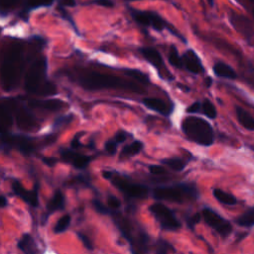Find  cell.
Instances as JSON below:
<instances>
[{
	"label": "cell",
	"mask_w": 254,
	"mask_h": 254,
	"mask_svg": "<svg viewBox=\"0 0 254 254\" xmlns=\"http://www.w3.org/2000/svg\"><path fill=\"white\" fill-rule=\"evenodd\" d=\"M181 127L187 138L198 145L211 146L214 142V132L211 125L200 117H186Z\"/></svg>",
	"instance_id": "5"
},
{
	"label": "cell",
	"mask_w": 254,
	"mask_h": 254,
	"mask_svg": "<svg viewBox=\"0 0 254 254\" xmlns=\"http://www.w3.org/2000/svg\"><path fill=\"white\" fill-rule=\"evenodd\" d=\"M59 4L64 7H73L75 5V0H60Z\"/></svg>",
	"instance_id": "47"
},
{
	"label": "cell",
	"mask_w": 254,
	"mask_h": 254,
	"mask_svg": "<svg viewBox=\"0 0 254 254\" xmlns=\"http://www.w3.org/2000/svg\"><path fill=\"white\" fill-rule=\"evenodd\" d=\"M168 61L169 63L177 67L182 69L183 68V61H182V57L179 55V52L177 50V48L175 46H171L169 53H168Z\"/></svg>",
	"instance_id": "31"
},
{
	"label": "cell",
	"mask_w": 254,
	"mask_h": 254,
	"mask_svg": "<svg viewBox=\"0 0 254 254\" xmlns=\"http://www.w3.org/2000/svg\"><path fill=\"white\" fill-rule=\"evenodd\" d=\"M110 215L123 238L129 243L132 253H145L149 251L150 238L144 229H136L130 219L122 216L116 210H113Z\"/></svg>",
	"instance_id": "3"
},
{
	"label": "cell",
	"mask_w": 254,
	"mask_h": 254,
	"mask_svg": "<svg viewBox=\"0 0 254 254\" xmlns=\"http://www.w3.org/2000/svg\"><path fill=\"white\" fill-rule=\"evenodd\" d=\"M212 70L214 74L218 77L228 78V79H235L237 78L236 71L227 64L223 62H217L213 64Z\"/></svg>",
	"instance_id": "22"
},
{
	"label": "cell",
	"mask_w": 254,
	"mask_h": 254,
	"mask_svg": "<svg viewBox=\"0 0 254 254\" xmlns=\"http://www.w3.org/2000/svg\"><path fill=\"white\" fill-rule=\"evenodd\" d=\"M156 253H167L170 251H175L174 247L164 239H158L155 243Z\"/></svg>",
	"instance_id": "35"
},
{
	"label": "cell",
	"mask_w": 254,
	"mask_h": 254,
	"mask_svg": "<svg viewBox=\"0 0 254 254\" xmlns=\"http://www.w3.org/2000/svg\"><path fill=\"white\" fill-rule=\"evenodd\" d=\"M148 169H149V172L153 175H162L166 173L165 168L161 165H150Z\"/></svg>",
	"instance_id": "43"
},
{
	"label": "cell",
	"mask_w": 254,
	"mask_h": 254,
	"mask_svg": "<svg viewBox=\"0 0 254 254\" xmlns=\"http://www.w3.org/2000/svg\"><path fill=\"white\" fill-rule=\"evenodd\" d=\"M142 103L149 109L156 111L164 116H169L173 113L174 104L166 102L165 100L157 97H145L142 99Z\"/></svg>",
	"instance_id": "19"
},
{
	"label": "cell",
	"mask_w": 254,
	"mask_h": 254,
	"mask_svg": "<svg viewBox=\"0 0 254 254\" xmlns=\"http://www.w3.org/2000/svg\"><path fill=\"white\" fill-rule=\"evenodd\" d=\"M124 73L127 74L128 76L132 77L133 79L139 81L141 84H149L150 83V79H149V76L139 70V69H136V68H125L124 69Z\"/></svg>",
	"instance_id": "30"
},
{
	"label": "cell",
	"mask_w": 254,
	"mask_h": 254,
	"mask_svg": "<svg viewBox=\"0 0 254 254\" xmlns=\"http://www.w3.org/2000/svg\"><path fill=\"white\" fill-rule=\"evenodd\" d=\"M47 70L48 60L44 56L38 58L30 64L24 79V89L27 93L40 95L44 85L48 82Z\"/></svg>",
	"instance_id": "6"
},
{
	"label": "cell",
	"mask_w": 254,
	"mask_h": 254,
	"mask_svg": "<svg viewBox=\"0 0 254 254\" xmlns=\"http://www.w3.org/2000/svg\"><path fill=\"white\" fill-rule=\"evenodd\" d=\"M58 159L57 158H53V157H43L42 158V162L47 165L48 167H54L57 163H58Z\"/></svg>",
	"instance_id": "45"
},
{
	"label": "cell",
	"mask_w": 254,
	"mask_h": 254,
	"mask_svg": "<svg viewBox=\"0 0 254 254\" xmlns=\"http://www.w3.org/2000/svg\"><path fill=\"white\" fill-rule=\"evenodd\" d=\"M73 120V114H65L63 116H60L55 119L53 123V128H61L68 125Z\"/></svg>",
	"instance_id": "36"
},
{
	"label": "cell",
	"mask_w": 254,
	"mask_h": 254,
	"mask_svg": "<svg viewBox=\"0 0 254 254\" xmlns=\"http://www.w3.org/2000/svg\"><path fill=\"white\" fill-rule=\"evenodd\" d=\"M79 137H80V135L77 134V135H75V136L73 137V139L71 140V147H72L73 149H77L78 147L81 146V143H80V141H79Z\"/></svg>",
	"instance_id": "48"
},
{
	"label": "cell",
	"mask_w": 254,
	"mask_h": 254,
	"mask_svg": "<svg viewBox=\"0 0 254 254\" xmlns=\"http://www.w3.org/2000/svg\"><path fill=\"white\" fill-rule=\"evenodd\" d=\"M130 136H132V134H130V133L124 131V130H120V131H118V132L115 133V135H114L113 138L116 140V142H117L118 144H121V143L125 142V141L127 140V138H129Z\"/></svg>",
	"instance_id": "41"
},
{
	"label": "cell",
	"mask_w": 254,
	"mask_h": 254,
	"mask_svg": "<svg viewBox=\"0 0 254 254\" xmlns=\"http://www.w3.org/2000/svg\"><path fill=\"white\" fill-rule=\"evenodd\" d=\"M77 236H78V238L81 240V242L83 243V246L86 248V249H88V250H93V243H92V241L90 240V238H88L85 234H83V233H80V232H77Z\"/></svg>",
	"instance_id": "42"
},
{
	"label": "cell",
	"mask_w": 254,
	"mask_h": 254,
	"mask_svg": "<svg viewBox=\"0 0 254 254\" xmlns=\"http://www.w3.org/2000/svg\"><path fill=\"white\" fill-rule=\"evenodd\" d=\"M212 79H211V77H209V76H207L206 78H205V86L208 88V87H210L211 86V84H212Z\"/></svg>",
	"instance_id": "51"
},
{
	"label": "cell",
	"mask_w": 254,
	"mask_h": 254,
	"mask_svg": "<svg viewBox=\"0 0 254 254\" xmlns=\"http://www.w3.org/2000/svg\"><path fill=\"white\" fill-rule=\"evenodd\" d=\"M200 220V214L198 212L196 213H193V214H190L188 216H186V222H187V225L190 229L193 230L194 229V226L199 222Z\"/></svg>",
	"instance_id": "38"
},
{
	"label": "cell",
	"mask_w": 254,
	"mask_h": 254,
	"mask_svg": "<svg viewBox=\"0 0 254 254\" xmlns=\"http://www.w3.org/2000/svg\"><path fill=\"white\" fill-rule=\"evenodd\" d=\"M182 61H183V68H185L186 70L194 74L204 72V67L202 65V63L199 57L196 55V53L193 50L190 49L187 52H185L182 57Z\"/></svg>",
	"instance_id": "18"
},
{
	"label": "cell",
	"mask_w": 254,
	"mask_h": 254,
	"mask_svg": "<svg viewBox=\"0 0 254 254\" xmlns=\"http://www.w3.org/2000/svg\"><path fill=\"white\" fill-rule=\"evenodd\" d=\"M59 153L62 161L71 165L73 168L78 170L85 169L92 160V157L90 156L79 154L78 152H75L73 150L64 148V147L60 148Z\"/></svg>",
	"instance_id": "15"
},
{
	"label": "cell",
	"mask_w": 254,
	"mask_h": 254,
	"mask_svg": "<svg viewBox=\"0 0 254 254\" xmlns=\"http://www.w3.org/2000/svg\"><path fill=\"white\" fill-rule=\"evenodd\" d=\"M207 2H208V4L210 5V6H212L213 5V0H206Z\"/></svg>",
	"instance_id": "54"
},
{
	"label": "cell",
	"mask_w": 254,
	"mask_h": 254,
	"mask_svg": "<svg viewBox=\"0 0 254 254\" xmlns=\"http://www.w3.org/2000/svg\"><path fill=\"white\" fill-rule=\"evenodd\" d=\"M144 148V143L140 140H134L130 144H127L123 147L121 153H120V159L125 160L131 157H134L138 155Z\"/></svg>",
	"instance_id": "23"
},
{
	"label": "cell",
	"mask_w": 254,
	"mask_h": 254,
	"mask_svg": "<svg viewBox=\"0 0 254 254\" xmlns=\"http://www.w3.org/2000/svg\"><path fill=\"white\" fill-rule=\"evenodd\" d=\"M92 2L95 3L96 5L103 6V7H113L114 6V2L112 0H93Z\"/></svg>",
	"instance_id": "46"
},
{
	"label": "cell",
	"mask_w": 254,
	"mask_h": 254,
	"mask_svg": "<svg viewBox=\"0 0 254 254\" xmlns=\"http://www.w3.org/2000/svg\"><path fill=\"white\" fill-rule=\"evenodd\" d=\"M66 106V103L64 100L53 98V99H30L28 101V107L30 108H38L49 111H57Z\"/></svg>",
	"instance_id": "20"
},
{
	"label": "cell",
	"mask_w": 254,
	"mask_h": 254,
	"mask_svg": "<svg viewBox=\"0 0 254 254\" xmlns=\"http://www.w3.org/2000/svg\"><path fill=\"white\" fill-rule=\"evenodd\" d=\"M15 102L14 98L0 99V133L9 132L13 125Z\"/></svg>",
	"instance_id": "16"
},
{
	"label": "cell",
	"mask_w": 254,
	"mask_h": 254,
	"mask_svg": "<svg viewBox=\"0 0 254 254\" xmlns=\"http://www.w3.org/2000/svg\"><path fill=\"white\" fill-rule=\"evenodd\" d=\"M200 110H201V102L200 101H194L191 105H190L187 108L188 113H196V112H200Z\"/></svg>",
	"instance_id": "44"
},
{
	"label": "cell",
	"mask_w": 254,
	"mask_h": 254,
	"mask_svg": "<svg viewBox=\"0 0 254 254\" xmlns=\"http://www.w3.org/2000/svg\"><path fill=\"white\" fill-rule=\"evenodd\" d=\"M61 11H62V13H63V14H65V11H64V8H62V7H61ZM64 17H66V19H68V21H70V22H71V24H72V26L74 27V24H73V22L71 21V18H69V17H68V16H66V15H65Z\"/></svg>",
	"instance_id": "52"
},
{
	"label": "cell",
	"mask_w": 254,
	"mask_h": 254,
	"mask_svg": "<svg viewBox=\"0 0 254 254\" xmlns=\"http://www.w3.org/2000/svg\"><path fill=\"white\" fill-rule=\"evenodd\" d=\"M182 90H184L185 92H189L190 90V87H189V86H187V85H185V84H182V83H178L177 84Z\"/></svg>",
	"instance_id": "50"
},
{
	"label": "cell",
	"mask_w": 254,
	"mask_h": 254,
	"mask_svg": "<svg viewBox=\"0 0 254 254\" xmlns=\"http://www.w3.org/2000/svg\"><path fill=\"white\" fill-rule=\"evenodd\" d=\"M65 206V197L64 194L61 190H57L53 196L50 198V200L47 203V212H46V219L50 214L57 210H62Z\"/></svg>",
	"instance_id": "21"
},
{
	"label": "cell",
	"mask_w": 254,
	"mask_h": 254,
	"mask_svg": "<svg viewBox=\"0 0 254 254\" xmlns=\"http://www.w3.org/2000/svg\"><path fill=\"white\" fill-rule=\"evenodd\" d=\"M8 205V199L4 194H0V208L6 207Z\"/></svg>",
	"instance_id": "49"
},
{
	"label": "cell",
	"mask_w": 254,
	"mask_h": 254,
	"mask_svg": "<svg viewBox=\"0 0 254 254\" xmlns=\"http://www.w3.org/2000/svg\"><path fill=\"white\" fill-rule=\"evenodd\" d=\"M161 163L176 172H182L183 170H185V168L188 164V161H186L184 158L173 157V158L162 159Z\"/></svg>",
	"instance_id": "28"
},
{
	"label": "cell",
	"mask_w": 254,
	"mask_h": 254,
	"mask_svg": "<svg viewBox=\"0 0 254 254\" xmlns=\"http://www.w3.org/2000/svg\"><path fill=\"white\" fill-rule=\"evenodd\" d=\"M234 222L242 227L250 228V227L254 226V205L249 207L240 216L236 217L234 219Z\"/></svg>",
	"instance_id": "27"
},
{
	"label": "cell",
	"mask_w": 254,
	"mask_h": 254,
	"mask_svg": "<svg viewBox=\"0 0 254 254\" xmlns=\"http://www.w3.org/2000/svg\"><path fill=\"white\" fill-rule=\"evenodd\" d=\"M253 13V16H254V0H252V6H251V9H250Z\"/></svg>",
	"instance_id": "53"
},
{
	"label": "cell",
	"mask_w": 254,
	"mask_h": 254,
	"mask_svg": "<svg viewBox=\"0 0 254 254\" xmlns=\"http://www.w3.org/2000/svg\"><path fill=\"white\" fill-rule=\"evenodd\" d=\"M55 0H26V7L24 13H28L33 9L40 7H48L54 3Z\"/></svg>",
	"instance_id": "33"
},
{
	"label": "cell",
	"mask_w": 254,
	"mask_h": 254,
	"mask_svg": "<svg viewBox=\"0 0 254 254\" xmlns=\"http://www.w3.org/2000/svg\"><path fill=\"white\" fill-rule=\"evenodd\" d=\"M202 218L204 222L213 230H215L221 237L225 238L232 232V225L231 223L225 219L224 217L220 216L216 211L213 209L205 206L202 208L201 212Z\"/></svg>",
	"instance_id": "11"
},
{
	"label": "cell",
	"mask_w": 254,
	"mask_h": 254,
	"mask_svg": "<svg viewBox=\"0 0 254 254\" xmlns=\"http://www.w3.org/2000/svg\"><path fill=\"white\" fill-rule=\"evenodd\" d=\"M109 181L128 199H144L149 194V188L147 186L130 182L124 177L115 175L114 172Z\"/></svg>",
	"instance_id": "9"
},
{
	"label": "cell",
	"mask_w": 254,
	"mask_h": 254,
	"mask_svg": "<svg viewBox=\"0 0 254 254\" xmlns=\"http://www.w3.org/2000/svg\"><path fill=\"white\" fill-rule=\"evenodd\" d=\"M149 211L154 215L163 230L177 231L182 227V223L177 218L175 212L163 203L156 202L151 204L149 206Z\"/></svg>",
	"instance_id": "10"
},
{
	"label": "cell",
	"mask_w": 254,
	"mask_h": 254,
	"mask_svg": "<svg viewBox=\"0 0 254 254\" xmlns=\"http://www.w3.org/2000/svg\"><path fill=\"white\" fill-rule=\"evenodd\" d=\"M128 1H134V0H128Z\"/></svg>",
	"instance_id": "55"
},
{
	"label": "cell",
	"mask_w": 254,
	"mask_h": 254,
	"mask_svg": "<svg viewBox=\"0 0 254 254\" xmlns=\"http://www.w3.org/2000/svg\"><path fill=\"white\" fill-rule=\"evenodd\" d=\"M17 247L25 253H37L39 252L38 246L36 244V241L34 240L33 236L29 233H25L22 235V237L19 239L17 243Z\"/></svg>",
	"instance_id": "24"
},
{
	"label": "cell",
	"mask_w": 254,
	"mask_h": 254,
	"mask_svg": "<svg viewBox=\"0 0 254 254\" xmlns=\"http://www.w3.org/2000/svg\"><path fill=\"white\" fill-rule=\"evenodd\" d=\"M236 117L238 122L247 130L254 131V117L240 106L235 107Z\"/></svg>",
	"instance_id": "25"
},
{
	"label": "cell",
	"mask_w": 254,
	"mask_h": 254,
	"mask_svg": "<svg viewBox=\"0 0 254 254\" xmlns=\"http://www.w3.org/2000/svg\"><path fill=\"white\" fill-rule=\"evenodd\" d=\"M212 194L222 204L231 206L237 203V198L233 194L226 192L221 189H217V188L212 189Z\"/></svg>",
	"instance_id": "26"
},
{
	"label": "cell",
	"mask_w": 254,
	"mask_h": 254,
	"mask_svg": "<svg viewBox=\"0 0 254 254\" xmlns=\"http://www.w3.org/2000/svg\"><path fill=\"white\" fill-rule=\"evenodd\" d=\"M93 208L99 213V214H104V215H110L111 212L113 211L112 209H110L108 206H105L99 199H92L91 201Z\"/></svg>",
	"instance_id": "37"
},
{
	"label": "cell",
	"mask_w": 254,
	"mask_h": 254,
	"mask_svg": "<svg viewBox=\"0 0 254 254\" xmlns=\"http://www.w3.org/2000/svg\"><path fill=\"white\" fill-rule=\"evenodd\" d=\"M21 5L24 6V12L26 7V0H0V12H2L3 14L8 13L20 7Z\"/></svg>",
	"instance_id": "29"
},
{
	"label": "cell",
	"mask_w": 254,
	"mask_h": 254,
	"mask_svg": "<svg viewBox=\"0 0 254 254\" xmlns=\"http://www.w3.org/2000/svg\"><path fill=\"white\" fill-rule=\"evenodd\" d=\"M152 196L157 200L184 203L196 200L199 196V192L194 183H178L153 189Z\"/></svg>",
	"instance_id": "4"
},
{
	"label": "cell",
	"mask_w": 254,
	"mask_h": 254,
	"mask_svg": "<svg viewBox=\"0 0 254 254\" xmlns=\"http://www.w3.org/2000/svg\"><path fill=\"white\" fill-rule=\"evenodd\" d=\"M107 205L110 209L112 210H117L121 206V201L119 198H117L113 194H108L107 195Z\"/></svg>",
	"instance_id": "40"
},
{
	"label": "cell",
	"mask_w": 254,
	"mask_h": 254,
	"mask_svg": "<svg viewBox=\"0 0 254 254\" xmlns=\"http://www.w3.org/2000/svg\"><path fill=\"white\" fill-rule=\"evenodd\" d=\"M118 145H119V144L116 142V140H115L114 138L109 139V140L105 143V146H104L105 152L107 153V155H109V156L115 155V153H116V151H117Z\"/></svg>",
	"instance_id": "39"
},
{
	"label": "cell",
	"mask_w": 254,
	"mask_h": 254,
	"mask_svg": "<svg viewBox=\"0 0 254 254\" xmlns=\"http://www.w3.org/2000/svg\"><path fill=\"white\" fill-rule=\"evenodd\" d=\"M14 117L19 129L23 131H34L40 128V122L38 118L23 104L15 102L14 105Z\"/></svg>",
	"instance_id": "12"
},
{
	"label": "cell",
	"mask_w": 254,
	"mask_h": 254,
	"mask_svg": "<svg viewBox=\"0 0 254 254\" xmlns=\"http://www.w3.org/2000/svg\"><path fill=\"white\" fill-rule=\"evenodd\" d=\"M37 146L38 143H36L34 137L9 132L0 133V147L3 149H15L24 155L30 156L36 152Z\"/></svg>",
	"instance_id": "7"
},
{
	"label": "cell",
	"mask_w": 254,
	"mask_h": 254,
	"mask_svg": "<svg viewBox=\"0 0 254 254\" xmlns=\"http://www.w3.org/2000/svg\"><path fill=\"white\" fill-rule=\"evenodd\" d=\"M25 43L14 41L3 52L0 64V81L5 91H12L18 87L26 65Z\"/></svg>",
	"instance_id": "1"
},
{
	"label": "cell",
	"mask_w": 254,
	"mask_h": 254,
	"mask_svg": "<svg viewBox=\"0 0 254 254\" xmlns=\"http://www.w3.org/2000/svg\"><path fill=\"white\" fill-rule=\"evenodd\" d=\"M229 19L235 30L244 36L245 39L250 40L253 37V26L248 18L231 11L229 14Z\"/></svg>",
	"instance_id": "17"
},
{
	"label": "cell",
	"mask_w": 254,
	"mask_h": 254,
	"mask_svg": "<svg viewBox=\"0 0 254 254\" xmlns=\"http://www.w3.org/2000/svg\"><path fill=\"white\" fill-rule=\"evenodd\" d=\"M71 222V216L69 214H64L63 215L56 223L54 227V232L55 233H63L64 232L68 226L70 225Z\"/></svg>",
	"instance_id": "34"
},
{
	"label": "cell",
	"mask_w": 254,
	"mask_h": 254,
	"mask_svg": "<svg viewBox=\"0 0 254 254\" xmlns=\"http://www.w3.org/2000/svg\"><path fill=\"white\" fill-rule=\"evenodd\" d=\"M139 52L147 62H149L155 68H157L161 77H162V72H165L168 79L170 80L174 79V76L169 72V70L165 66L164 60L161 54L156 49L151 47H142L139 49Z\"/></svg>",
	"instance_id": "14"
},
{
	"label": "cell",
	"mask_w": 254,
	"mask_h": 254,
	"mask_svg": "<svg viewBox=\"0 0 254 254\" xmlns=\"http://www.w3.org/2000/svg\"><path fill=\"white\" fill-rule=\"evenodd\" d=\"M12 191L15 195L19 196L22 200H24L26 203H28L32 207H38L40 200H39V184L37 183L33 190H26L23 185L17 181L14 180L11 184Z\"/></svg>",
	"instance_id": "13"
},
{
	"label": "cell",
	"mask_w": 254,
	"mask_h": 254,
	"mask_svg": "<svg viewBox=\"0 0 254 254\" xmlns=\"http://www.w3.org/2000/svg\"><path fill=\"white\" fill-rule=\"evenodd\" d=\"M200 112L209 119H215L216 116H217L215 106L207 98H205L201 101V110H200Z\"/></svg>",
	"instance_id": "32"
},
{
	"label": "cell",
	"mask_w": 254,
	"mask_h": 254,
	"mask_svg": "<svg viewBox=\"0 0 254 254\" xmlns=\"http://www.w3.org/2000/svg\"><path fill=\"white\" fill-rule=\"evenodd\" d=\"M75 82L87 90L121 89L135 93H144L145 90L132 81L124 80L119 76L97 72L94 70H81L75 73Z\"/></svg>",
	"instance_id": "2"
},
{
	"label": "cell",
	"mask_w": 254,
	"mask_h": 254,
	"mask_svg": "<svg viewBox=\"0 0 254 254\" xmlns=\"http://www.w3.org/2000/svg\"><path fill=\"white\" fill-rule=\"evenodd\" d=\"M132 18L140 25L144 27H152L156 31H163L164 29H169L174 35L179 37L185 43L187 42L186 39L181 36L173 27H171L158 13L153 11H144V10H137V9H129Z\"/></svg>",
	"instance_id": "8"
}]
</instances>
